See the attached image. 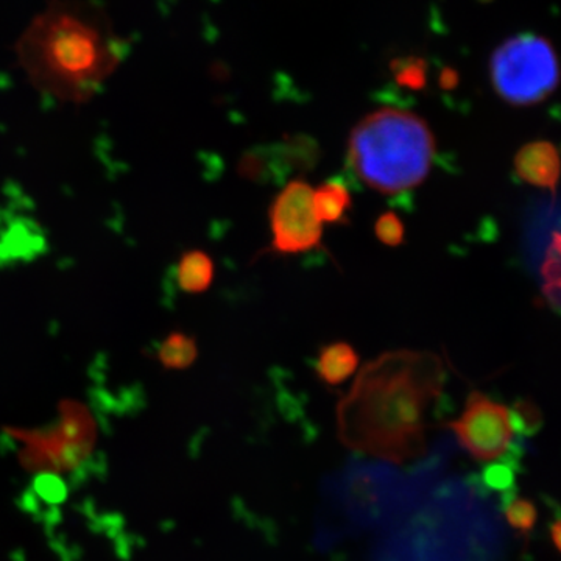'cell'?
I'll list each match as a JSON object with an SVG mask.
<instances>
[{"instance_id": "d6986e66", "label": "cell", "mask_w": 561, "mask_h": 561, "mask_svg": "<svg viewBox=\"0 0 561 561\" xmlns=\"http://www.w3.org/2000/svg\"><path fill=\"white\" fill-rule=\"evenodd\" d=\"M442 84L443 88H446V90L456 87L457 73L453 72V70L446 69L445 72L442 73Z\"/></svg>"}, {"instance_id": "5b68a950", "label": "cell", "mask_w": 561, "mask_h": 561, "mask_svg": "<svg viewBox=\"0 0 561 561\" xmlns=\"http://www.w3.org/2000/svg\"><path fill=\"white\" fill-rule=\"evenodd\" d=\"M18 438L28 443L22 454V460L28 468H70L90 453L95 440V426L83 405L65 401L58 426L35 434L22 432Z\"/></svg>"}, {"instance_id": "30bf717a", "label": "cell", "mask_w": 561, "mask_h": 561, "mask_svg": "<svg viewBox=\"0 0 561 561\" xmlns=\"http://www.w3.org/2000/svg\"><path fill=\"white\" fill-rule=\"evenodd\" d=\"M359 362V354L350 343L334 342L320 350L313 368L321 382L337 387L354 375Z\"/></svg>"}, {"instance_id": "7a4b0ae2", "label": "cell", "mask_w": 561, "mask_h": 561, "mask_svg": "<svg viewBox=\"0 0 561 561\" xmlns=\"http://www.w3.org/2000/svg\"><path fill=\"white\" fill-rule=\"evenodd\" d=\"M36 90L60 102L98 94L124 58L108 14L87 0H51L25 28L16 47Z\"/></svg>"}, {"instance_id": "7c38bea8", "label": "cell", "mask_w": 561, "mask_h": 561, "mask_svg": "<svg viewBox=\"0 0 561 561\" xmlns=\"http://www.w3.org/2000/svg\"><path fill=\"white\" fill-rule=\"evenodd\" d=\"M176 287L184 294H203L213 286L214 261L202 250H187L181 254L175 267Z\"/></svg>"}, {"instance_id": "3957f363", "label": "cell", "mask_w": 561, "mask_h": 561, "mask_svg": "<svg viewBox=\"0 0 561 561\" xmlns=\"http://www.w3.org/2000/svg\"><path fill=\"white\" fill-rule=\"evenodd\" d=\"M435 158L430 125L411 111L382 108L353 128L350 169L370 190L397 195L419 187Z\"/></svg>"}, {"instance_id": "4fadbf2b", "label": "cell", "mask_w": 561, "mask_h": 561, "mask_svg": "<svg viewBox=\"0 0 561 561\" xmlns=\"http://www.w3.org/2000/svg\"><path fill=\"white\" fill-rule=\"evenodd\" d=\"M157 357L165 370H187L197 360V341L186 332L172 331L162 339Z\"/></svg>"}, {"instance_id": "277c9868", "label": "cell", "mask_w": 561, "mask_h": 561, "mask_svg": "<svg viewBox=\"0 0 561 561\" xmlns=\"http://www.w3.org/2000/svg\"><path fill=\"white\" fill-rule=\"evenodd\" d=\"M490 79L502 101L535 105L559 84L556 50L548 39L534 33L513 36L491 55Z\"/></svg>"}, {"instance_id": "9a60e30c", "label": "cell", "mask_w": 561, "mask_h": 561, "mask_svg": "<svg viewBox=\"0 0 561 561\" xmlns=\"http://www.w3.org/2000/svg\"><path fill=\"white\" fill-rule=\"evenodd\" d=\"M505 519L522 537H529L538 522V508L527 497H515L505 508Z\"/></svg>"}, {"instance_id": "6da1fadb", "label": "cell", "mask_w": 561, "mask_h": 561, "mask_svg": "<svg viewBox=\"0 0 561 561\" xmlns=\"http://www.w3.org/2000/svg\"><path fill=\"white\" fill-rule=\"evenodd\" d=\"M445 367L431 351L397 350L362 367L337 404L339 440L353 451L405 463L426 449L427 412L442 397Z\"/></svg>"}, {"instance_id": "ac0fdd59", "label": "cell", "mask_w": 561, "mask_h": 561, "mask_svg": "<svg viewBox=\"0 0 561 561\" xmlns=\"http://www.w3.org/2000/svg\"><path fill=\"white\" fill-rule=\"evenodd\" d=\"M394 79L402 88L409 90H421L426 84V62L408 58L394 65Z\"/></svg>"}, {"instance_id": "e0dca14e", "label": "cell", "mask_w": 561, "mask_h": 561, "mask_svg": "<svg viewBox=\"0 0 561 561\" xmlns=\"http://www.w3.org/2000/svg\"><path fill=\"white\" fill-rule=\"evenodd\" d=\"M513 430L519 434L531 435L540 431L542 415L537 404L529 400L515 402L511 411Z\"/></svg>"}, {"instance_id": "ffe728a7", "label": "cell", "mask_w": 561, "mask_h": 561, "mask_svg": "<svg viewBox=\"0 0 561 561\" xmlns=\"http://www.w3.org/2000/svg\"><path fill=\"white\" fill-rule=\"evenodd\" d=\"M552 531V541L553 546H556L557 551L560 549V522H556L551 527Z\"/></svg>"}, {"instance_id": "8fae6325", "label": "cell", "mask_w": 561, "mask_h": 561, "mask_svg": "<svg viewBox=\"0 0 561 561\" xmlns=\"http://www.w3.org/2000/svg\"><path fill=\"white\" fill-rule=\"evenodd\" d=\"M313 210L321 224L348 225L353 198L345 183L332 180L321 184L312 194Z\"/></svg>"}, {"instance_id": "8992f818", "label": "cell", "mask_w": 561, "mask_h": 561, "mask_svg": "<svg viewBox=\"0 0 561 561\" xmlns=\"http://www.w3.org/2000/svg\"><path fill=\"white\" fill-rule=\"evenodd\" d=\"M313 190L305 180H291L273 198L271 219L272 245L275 254H302L323 250V225L313 210Z\"/></svg>"}, {"instance_id": "5bb4252c", "label": "cell", "mask_w": 561, "mask_h": 561, "mask_svg": "<svg viewBox=\"0 0 561 561\" xmlns=\"http://www.w3.org/2000/svg\"><path fill=\"white\" fill-rule=\"evenodd\" d=\"M542 279H545L546 300L551 302L553 309L559 311L560 308V236L559 232L553 234L551 249L548 251V260L541 268Z\"/></svg>"}, {"instance_id": "ba28073f", "label": "cell", "mask_w": 561, "mask_h": 561, "mask_svg": "<svg viewBox=\"0 0 561 561\" xmlns=\"http://www.w3.org/2000/svg\"><path fill=\"white\" fill-rule=\"evenodd\" d=\"M515 173L524 183L549 190L556 195L560 176L559 150L549 140L526 144L516 153Z\"/></svg>"}, {"instance_id": "52a82bcc", "label": "cell", "mask_w": 561, "mask_h": 561, "mask_svg": "<svg viewBox=\"0 0 561 561\" xmlns=\"http://www.w3.org/2000/svg\"><path fill=\"white\" fill-rule=\"evenodd\" d=\"M461 448L478 461H496L511 451L515 430L511 409L472 390L459 419L449 421Z\"/></svg>"}, {"instance_id": "9c48e42d", "label": "cell", "mask_w": 561, "mask_h": 561, "mask_svg": "<svg viewBox=\"0 0 561 561\" xmlns=\"http://www.w3.org/2000/svg\"><path fill=\"white\" fill-rule=\"evenodd\" d=\"M46 250V239L38 225L18 220L0 234V262L31 261Z\"/></svg>"}, {"instance_id": "2e32d148", "label": "cell", "mask_w": 561, "mask_h": 561, "mask_svg": "<svg viewBox=\"0 0 561 561\" xmlns=\"http://www.w3.org/2000/svg\"><path fill=\"white\" fill-rule=\"evenodd\" d=\"M375 236L383 245L398 249L405 242V228L401 217L393 210H387L376 219Z\"/></svg>"}]
</instances>
